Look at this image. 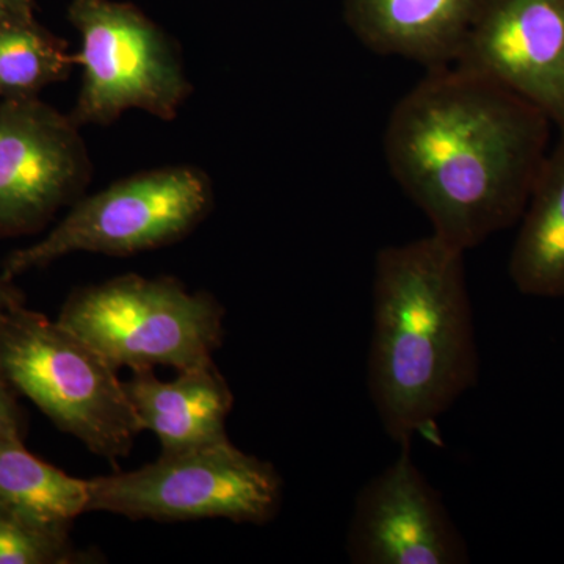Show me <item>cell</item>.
<instances>
[{
    "label": "cell",
    "instance_id": "cell-1",
    "mask_svg": "<svg viewBox=\"0 0 564 564\" xmlns=\"http://www.w3.org/2000/svg\"><path fill=\"white\" fill-rule=\"evenodd\" d=\"M551 126L502 85L440 66L392 110L386 162L432 234L467 251L522 217Z\"/></svg>",
    "mask_w": 564,
    "mask_h": 564
},
{
    "label": "cell",
    "instance_id": "cell-2",
    "mask_svg": "<svg viewBox=\"0 0 564 564\" xmlns=\"http://www.w3.org/2000/svg\"><path fill=\"white\" fill-rule=\"evenodd\" d=\"M466 251L440 237L392 245L375 259L370 399L402 445L441 441L437 421L478 381Z\"/></svg>",
    "mask_w": 564,
    "mask_h": 564
},
{
    "label": "cell",
    "instance_id": "cell-3",
    "mask_svg": "<svg viewBox=\"0 0 564 564\" xmlns=\"http://www.w3.org/2000/svg\"><path fill=\"white\" fill-rule=\"evenodd\" d=\"M0 364L61 432L117 462L141 432L117 370L58 321L21 306L0 318Z\"/></svg>",
    "mask_w": 564,
    "mask_h": 564
},
{
    "label": "cell",
    "instance_id": "cell-4",
    "mask_svg": "<svg viewBox=\"0 0 564 564\" xmlns=\"http://www.w3.org/2000/svg\"><path fill=\"white\" fill-rule=\"evenodd\" d=\"M225 307L173 276L121 274L70 292L57 321L115 370L207 366L225 337Z\"/></svg>",
    "mask_w": 564,
    "mask_h": 564
},
{
    "label": "cell",
    "instance_id": "cell-5",
    "mask_svg": "<svg viewBox=\"0 0 564 564\" xmlns=\"http://www.w3.org/2000/svg\"><path fill=\"white\" fill-rule=\"evenodd\" d=\"M214 204V184L198 166H161L122 177L80 196L43 239L10 252L2 276L14 281L76 252L126 258L169 247L191 236Z\"/></svg>",
    "mask_w": 564,
    "mask_h": 564
},
{
    "label": "cell",
    "instance_id": "cell-6",
    "mask_svg": "<svg viewBox=\"0 0 564 564\" xmlns=\"http://www.w3.org/2000/svg\"><path fill=\"white\" fill-rule=\"evenodd\" d=\"M90 507L132 521L192 522L225 519L265 525L280 513L284 481L272 463L229 440L131 470L88 480Z\"/></svg>",
    "mask_w": 564,
    "mask_h": 564
},
{
    "label": "cell",
    "instance_id": "cell-7",
    "mask_svg": "<svg viewBox=\"0 0 564 564\" xmlns=\"http://www.w3.org/2000/svg\"><path fill=\"white\" fill-rule=\"evenodd\" d=\"M68 20L80 36L74 65L82 84L69 117L79 128L110 126L124 111L172 121L191 98L176 41L129 2L70 0Z\"/></svg>",
    "mask_w": 564,
    "mask_h": 564
},
{
    "label": "cell",
    "instance_id": "cell-8",
    "mask_svg": "<svg viewBox=\"0 0 564 564\" xmlns=\"http://www.w3.org/2000/svg\"><path fill=\"white\" fill-rule=\"evenodd\" d=\"M80 128L40 98L0 99V239L40 231L87 192Z\"/></svg>",
    "mask_w": 564,
    "mask_h": 564
},
{
    "label": "cell",
    "instance_id": "cell-9",
    "mask_svg": "<svg viewBox=\"0 0 564 564\" xmlns=\"http://www.w3.org/2000/svg\"><path fill=\"white\" fill-rule=\"evenodd\" d=\"M356 564H463L469 551L440 492L402 445L395 462L362 486L347 534Z\"/></svg>",
    "mask_w": 564,
    "mask_h": 564
},
{
    "label": "cell",
    "instance_id": "cell-10",
    "mask_svg": "<svg viewBox=\"0 0 564 564\" xmlns=\"http://www.w3.org/2000/svg\"><path fill=\"white\" fill-rule=\"evenodd\" d=\"M454 65L513 91L564 132V0H488Z\"/></svg>",
    "mask_w": 564,
    "mask_h": 564
},
{
    "label": "cell",
    "instance_id": "cell-11",
    "mask_svg": "<svg viewBox=\"0 0 564 564\" xmlns=\"http://www.w3.org/2000/svg\"><path fill=\"white\" fill-rule=\"evenodd\" d=\"M488 0H345L364 46L432 68L454 65Z\"/></svg>",
    "mask_w": 564,
    "mask_h": 564
},
{
    "label": "cell",
    "instance_id": "cell-12",
    "mask_svg": "<svg viewBox=\"0 0 564 564\" xmlns=\"http://www.w3.org/2000/svg\"><path fill=\"white\" fill-rule=\"evenodd\" d=\"M141 432H151L161 454H177L229 440L226 423L234 393L215 362L181 370L162 381L154 370H135L124 381Z\"/></svg>",
    "mask_w": 564,
    "mask_h": 564
},
{
    "label": "cell",
    "instance_id": "cell-13",
    "mask_svg": "<svg viewBox=\"0 0 564 564\" xmlns=\"http://www.w3.org/2000/svg\"><path fill=\"white\" fill-rule=\"evenodd\" d=\"M521 218L511 281L524 295L564 296V132L545 155Z\"/></svg>",
    "mask_w": 564,
    "mask_h": 564
},
{
    "label": "cell",
    "instance_id": "cell-14",
    "mask_svg": "<svg viewBox=\"0 0 564 564\" xmlns=\"http://www.w3.org/2000/svg\"><path fill=\"white\" fill-rule=\"evenodd\" d=\"M0 503L41 524L70 530L90 513V489L88 480L31 454L24 440L0 437Z\"/></svg>",
    "mask_w": 564,
    "mask_h": 564
},
{
    "label": "cell",
    "instance_id": "cell-15",
    "mask_svg": "<svg viewBox=\"0 0 564 564\" xmlns=\"http://www.w3.org/2000/svg\"><path fill=\"white\" fill-rule=\"evenodd\" d=\"M74 65L65 40L32 13H0V99L40 98L66 80Z\"/></svg>",
    "mask_w": 564,
    "mask_h": 564
},
{
    "label": "cell",
    "instance_id": "cell-16",
    "mask_svg": "<svg viewBox=\"0 0 564 564\" xmlns=\"http://www.w3.org/2000/svg\"><path fill=\"white\" fill-rule=\"evenodd\" d=\"M69 532L41 524L0 503V564L90 562V555L74 547Z\"/></svg>",
    "mask_w": 564,
    "mask_h": 564
},
{
    "label": "cell",
    "instance_id": "cell-17",
    "mask_svg": "<svg viewBox=\"0 0 564 564\" xmlns=\"http://www.w3.org/2000/svg\"><path fill=\"white\" fill-rule=\"evenodd\" d=\"M25 417L18 403V392L0 364V437L24 440Z\"/></svg>",
    "mask_w": 564,
    "mask_h": 564
},
{
    "label": "cell",
    "instance_id": "cell-18",
    "mask_svg": "<svg viewBox=\"0 0 564 564\" xmlns=\"http://www.w3.org/2000/svg\"><path fill=\"white\" fill-rule=\"evenodd\" d=\"M24 295L13 281L6 280L0 274V318L3 315L11 313V311L18 310V307L24 306Z\"/></svg>",
    "mask_w": 564,
    "mask_h": 564
},
{
    "label": "cell",
    "instance_id": "cell-19",
    "mask_svg": "<svg viewBox=\"0 0 564 564\" xmlns=\"http://www.w3.org/2000/svg\"><path fill=\"white\" fill-rule=\"evenodd\" d=\"M35 0H0V13H32Z\"/></svg>",
    "mask_w": 564,
    "mask_h": 564
}]
</instances>
